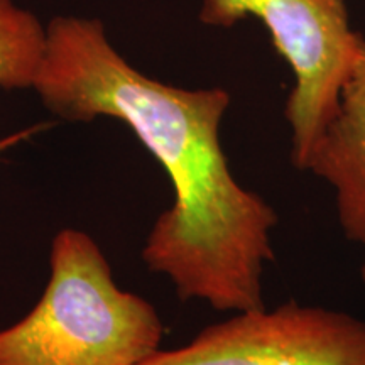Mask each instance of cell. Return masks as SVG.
I'll use <instances>...</instances> for the list:
<instances>
[{
    "mask_svg": "<svg viewBox=\"0 0 365 365\" xmlns=\"http://www.w3.org/2000/svg\"><path fill=\"white\" fill-rule=\"evenodd\" d=\"M33 90L68 122H124L168 173L175 200L143 247L149 271L166 276L182 301L239 313L264 308V271L274 261L276 210L232 175L220 127L225 88L188 90L127 63L98 19L56 16Z\"/></svg>",
    "mask_w": 365,
    "mask_h": 365,
    "instance_id": "cell-1",
    "label": "cell"
},
{
    "mask_svg": "<svg viewBox=\"0 0 365 365\" xmlns=\"http://www.w3.org/2000/svg\"><path fill=\"white\" fill-rule=\"evenodd\" d=\"M163 336L156 308L118 287L97 242L63 228L51 242L43 296L0 330V365H140Z\"/></svg>",
    "mask_w": 365,
    "mask_h": 365,
    "instance_id": "cell-2",
    "label": "cell"
},
{
    "mask_svg": "<svg viewBox=\"0 0 365 365\" xmlns=\"http://www.w3.org/2000/svg\"><path fill=\"white\" fill-rule=\"evenodd\" d=\"M255 17L293 73L284 103L291 127V161L304 170L335 115L340 90L364 38L350 24L346 0H203L200 21L228 29Z\"/></svg>",
    "mask_w": 365,
    "mask_h": 365,
    "instance_id": "cell-3",
    "label": "cell"
},
{
    "mask_svg": "<svg viewBox=\"0 0 365 365\" xmlns=\"http://www.w3.org/2000/svg\"><path fill=\"white\" fill-rule=\"evenodd\" d=\"M140 365H365V322L296 301L232 313Z\"/></svg>",
    "mask_w": 365,
    "mask_h": 365,
    "instance_id": "cell-4",
    "label": "cell"
},
{
    "mask_svg": "<svg viewBox=\"0 0 365 365\" xmlns=\"http://www.w3.org/2000/svg\"><path fill=\"white\" fill-rule=\"evenodd\" d=\"M303 171L330 185L341 232L365 247V39L340 90L335 115Z\"/></svg>",
    "mask_w": 365,
    "mask_h": 365,
    "instance_id": "cell-5",
    "label": "cell"
},
{
    "mask_svg": "<svg viewBox=\"0 0 365 365\" xmlns=\"http://www.w3.org/2000/svg\"><path fill=\"white\" fill-rule=\"evenodd\" d=\"M44 51L46 26L14 0H0V88H33Z\"/></svg>",
    "mask_w": 365,
    "mask_h": 365,
    "instance_id": "cell-6",
    "label": "cell"
},
{
    "mask_svg": "<svg viewBox=\"0 0 365 365\" xmlns=\"http://www.w3.org/2000/svg\"><path fill=\"white\" fill-rule=\"evenodd\" d=\"M41 129H43V127H41V125H34V127H29V129L16 132V134L2 137V139H0V154H2L4 150L11 149V148H14V145H17L19 143H22V140L29 139L31 135L36 134V132H39Z\"/></svg>",
    "mask_w": 365,
    "mask_h": 365,
    "instance_id": "cell-7",
    "label": "cell"
},
{
    "mask_svg": "<svg viewBox=\"0 0 365 365\" xmlns=\"http://www.w3.org/2000/svg\"><path fill=\"white\" fill-rule=\"evenodd\" d=\"M360 279L365 284V264H362V267H360Z\"/></svg>",
    "mask_w": 365,
    "mask_h": 365,
    "instance_id": "cell-8",
    "label": "cell"
}]
</instances>
